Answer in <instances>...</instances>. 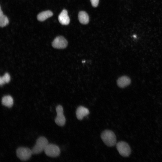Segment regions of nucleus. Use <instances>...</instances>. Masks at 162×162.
<instances>
[{"mask_svg":"<svg viewBox=\"0 0 162 162\" xmlns=\"http://www.w3.org/2000/svg\"><path fill=\"white\" fill-rule=\"evenodd\" d=\"M116 148L119 154L124 157H128L130 154L131 150L128 143L123 141L118 142L116 145Z\"/></svg>","mask_w":162,"mask_h":162,"instance_id":"4","label":"nucleus"},{"mask_svg":"<svg viewBox=\"0 0 162 162\" xmlns=\"http://www.w3.org/2000/svg\"><path fill=\"white\" fill-rule=\"evenodd\" d=\"M2 103L5 106L9 108L11 107L14 104L13 98L9 95L4 96L2 98Z\"/></svg>","mask_w":162,"mask_h":162,"instance_id":"11","label":"nucleus"},{"mask_svg":"<svg viewBox=\"0 0 162 162\" xmlns=\"http://www.w3.org/2000/svg\"><path fill=\"white\" fill-rule=\"evenodd\" d=\"M9 23L7 17L3 14H0V26L2 27L7 26Z\"/></svg>","mask_w":162,"mask_h":162,"instance_id":"14","label":"nucleus"},{"mask_svg":"<svg viewBox=\"0 0 162 162\" xmlns=\"http://www.w3.org/2000/svg\"><path fill=\"white\" fill-rule=\"evenodd\" d=\"M133 36V37H134V38H136V35H134Z\"/></svg>","mask_w":162,"mask_h":162,"instance_id":"17","label":"nucleus"},{"mask_svg":"<svg viewBox=\"0 0 162 162\" xmlns=\"http://www.w3.org/2000/svg\"><path fill=\"white\" fill-rule=\"evenodd\" d=\"M53 13L50 10H46L42 12L39 14L37 16L38 20L40 21H43L47 19L52 16Z\"/></svg>","mask_w":162,"mask_h":162,"instance_id":"12","label":"nucleus"},{"mask_svg":"<svg viewBox=\"0 0 162 162\" xmlns=\"http://www.w3.org/2000/svg\"><path fill=\"white\" fill-rule=\"evenodd\" d=\"M10 76L9 74L6 73L3 76L0 77V85L2 86L5 83H8L10 81Z\"/></svg>","mask_w":162,"mask_h":162,"instance_id":"15","label":"nucleus"},{"mask_svg":"<svg viewBox=\"0 0 162 162\" xmlns=\"http://www.w3.org/2000/svg\"><path fill=\"white\" fill-rule=\"evenodd\" d=\"M90 1L93 7H96L98 6L99 0H90Z\"/></svg>","mask_w":162,"mask_h":162,"instance_id":"16","label":"nucleus"},{"mask_svg":"<svg viewBox=\"0 0 162 162\" xmlns=\"http://www.w3.org/2000/svg\"><path fill=\"white\" fill-rule=\"evenodd\" d=\"M101 138L104 143L108 146L112 147L116 144V135L111 130H106L103 131L101 134Z\"/></svg>","mask_w":162,"mask_h":162,"instance_id":"1","label":"nucleus"},{"mask_svg":"<svg viewBox=\"0 0 162 162\" xmlns=\"http://www.w3.org/2000/svg\"><path fill=\"white\" fill-rule=\"evenodd\" d=\"M58 20L62 25H66L69 24L70 20L66 10L64 9L62 10L58 16Z\"/></svg>","mask_w":162,"mask_h":162,"instance_id":"9","label":"nucleus"},{"mask_svg":"<svg viewBox=\"0 0 162 162\" xmlns=\"http://www.w3.org/2000/svg\"><path fill=\"white\" fill-rule=\"evenodd\" d=\"M78 17L79 21L81 24H86L88 23L89 21V17L85 11L80 12Z\"/></svg>","mask_w":162,"mask_h":162,"instance_id":"13","label":"nucleus"},{"mask_svg":"<svg viewBox=\"0 0 162 162\" xmlns=\"http://www.w3.org/2000/svg\"><path fill=\"white\" fill-rule=\"evenodd\" d=\"M47 139L43 136L39 137L36 140V142L31 149L32 154H37L44 151L48 144Z\"/></svg>","mask_w":162,"mask_h":162,"instance_id":"2","label":"nucleus"},{"mask_svg":"<svg viewBox=\"0 0 162 162\" xmlns=\"http://www.w3.org/2000/svg\"><path fill=\"white\" fill-rule=\"evenodd\" d=\"M44 152L46 155L51 157L58 156L60 153L59 147L56 145L53 144H48Z\"/></svg>","mask_w":162,"mask_h":162,"instance_id":"5","label":"nucleus"},{"mask_svg":"<svg viewBox=\"0 0 162 162\" xmlns=\"http://www.w3.org/2000/svg\"><path fill=\"white\" fill-rule=\"evenodd\" d=\"M68 41L63 37L58 36L57 37L52 43V46L56 49H64L68 45Z\"/></svg>","mask_w":162,"mask_h":162,"instance_id":"7","label":"nucleus"},{"mask_svg":"<svg viewBox=\"0 0 162 162\" xmlns=\"http://www.w3.org/2000/svg\"><path fill=\"white\" fill-rule=\"evenodd\" d=\"M117 84L120 87L124 88L129 85L131 83L130 78L127 76L120 77L117 80Z\"/></svg>","mask_w":162,"mask_h":162,"instance_id":"10","label":"nucleus"},{"mask_svg":"<svg viewBox=\"0 0 162 162\" xmlns=\"http://www.w3.org/2000/svg\"><path fill=\"white\" fill-rule=\"evenodd\" d=\"M76 113L77 119L81 120L84 117L88 115L89 112L87 108L82 106H80L77 108Z\"/></svg>","mask_w":162,"mask_h":162,"instance_id":"8","label":"nucleus"},{"mask_svg":"<svg viewBox=\"0 0 162 162\" xmlns=\"http://www.w3.org/2000/svg\"><path fill=\"white\" fill-rule=\"evenodd\" d=\"M32 154V150L27 147H20L16 150V156L22 161L29 160Z\"/></svg>","mask_w":162,"mask_h":162,"instance_id":"3","label":"nucleus"},{"mask_svg":"<svg viewBox=\"0 0 162 162\" xmlns=\"http://www.w3.org/2000/svg\"><path fill=\"white\" fill-rule=\"evenodd\" d=\"M56 110L57 115L55 121L58 125L62 126L64 125L66 122V119L63 114V109L61 105H58L56 107Z\"/></svg>","mask_w":162,"mask_h":162,"instance_id":"6","label":"nucleus"}]
</instances>
